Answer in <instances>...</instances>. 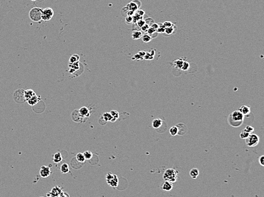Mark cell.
<instances>
[{
	"instance_id": "6da1fadb",
	"label": "cell",
	"mask_w": 264,
	"mask_h": 197,
	"mask_svg": "<svg viewBox=\"0 0 264 197\" xmlns=\"http://www.w3.org/2000/svg\"><path fill=\"white\" fill-rule=\"evenodd\" d=\"M178 172L173 168H169L165 170L163 174V179L165 181L173 184L177 181Z\"/></svg>"
},
{
	"instance_id": "7a4b0ae2",
	"label": "cell",
	"mask_w": 264,
	"mask_h": 197,
	"mask_svg": "<svg viewBox=\"0 0 264 197\" xmlns=\"http://www.w3.org/2000/svg\"><path fill=\"white\" fill-rule=\"evenodd\" d=\"M244 118V116L239 110H234L229 115V121L233 122L231 125L233 126H239L242 124Z\"/></svg>"
},
{
	"instance_id": "3957f363",
	"label": "cell",
	"mask_w": 264,
	"mask_h": 197,
	"mask_svg": "<svg viewBox=\"0 0 264 197\" xmlns=\"http://www.w3.org/2000/svg\"><path fill=\"white\" fill-rule=\"evenodd\" d=\"M42 9L39 7H34L31 9L29 12V17L34 22H39L42 20Z\"/></svg>"
},
{
	"instance_id": "277c9868",
	"label": "cell",
	"mask_w": 264,
	"mask_h": 197,
	"mask_svg": "<svg viewBox=\"0 0 264 197\" xmlns=\"http://www.w3.org/2000/svg\"><path fill=\"white\" fill-rule=\"evenodd\" d=\"M107 184L113 188H116L119 185V178L116 174L108 173L105 177Z\"/></svg>"
},
{
	"instance_id": "5b68a950",
	"label": "cell",
	"mask_w": 264,
	"mask_h": 197,
	"mask_svg": "<svg viewBox=\"0 0 264 197\" xmlns=\"http://www.w3.org/2000/svg\"><path fill=\"white\" fill-rule=\"evenodd\" d=\"M245 140V143L246 145L249 147H254L258 145L260 142V138L256 134L251 133L249 135Z\"/></svg>"
},
{
	"instance_id": "8992f818",
	"label": "cell",
	"mask_w": 264,
	"mask_h": 197,
	"mask_svg": "<svg viewBox=\"0 0 264 197\" xmlns=\"http://www.w3.org/2000/svg\"><path fill=\"white\" fill-rule=\"evenodd\" d=\"M54 15V10L51 8H47L42 9V20L45 21H49Z\"/></svg>"
},
{
	"instance_id": "52a82bcc",
	"label": "cell",
	"mask_w": 264,
	"mask_h": 197,
	"mask_svg": "<svg viewBox=\"0 0 264 197\" xmlns=\"http://www.w3.org/2000/svg\"><path fill=\"white\" fill-rule=\"evenodd\" d=\"M14 99L16 102L17 103H23L26 102L24 97V90H17L14 93Z\"/></svg>"
},
{
	"instance_id": "ba28073f",
	"label": "cell",
	"mask_w": 264,
	"mask_h": 197,
	"mask_svg": "<svg viewBox=\"0 0 264 197\" xmlns=\"http://www.w3.org/2000/svg\"><path fill=\"white\" fill-rule=\"evenodd\" d=\"M39 174L43 178H47L51 174V170L49 166H42L40 167L39 170Z\"/></svg>"
},
{
	"instance_id": "9c48e42d",
	"label": "cell",
	"mask_w": 264,
	"mask_h": 197,
	"mask_svg": "<svg viewBox=\"0 0 264 197\" xmlns=\"http://www.w3.org/2000/svg\"><path fill=\"white\" fill-rule=\"evenodd\" d=\"M177 127L178 128V134L180 136H182L185 134L187 132V127L186 125L184 123H179L177 125Z\"/></svg>"
},
{
	"instance_id": "30bf717a",
	"label": "cell",
	"mask_w": 264,
	"mask_h": 197,
	"mask_svg": "<svg viewBox=\"0 0 264 197\" xmlns=\"http://www.w3.org/2000/svg\"><path fill=\"white\" fill-rule=\"evenodd\" d=\"M40 100V97L39 96H37L35 94V95H34L33 97H31L29 100H28L27 102H28V104L32 105V106H33V105L37 104V103L39 102Z\"/></svg>"
},
{
	"instance_id": "8fae6325",
	"label": "cell",
	"mask_w": 264,
	"mask_h": 197,
	"mask_svg": "<svg viewBox=\"0 0 264 197\" xmlns=\"http://www.w3.org/2000/svg\"><path fill=\"white\" fill-rule=\"evenodd\" d=\"M239 111L244 116H246V115H248L251 113V108L248 105H242V106L240 108Z\"/></svg>"
},
{
	"instance_id": "7c38bea8",
	"label": "cell",
	"mask_w": 264,
	"mask_h": 197,
	"mask_svg": "<svg viewBox=\"0 0 264 197\" xmlns=\"http://www.w3.org/2000/svg\"><path fill=\"white\" fill-rule=\"evenodd\" d=\"M173 188V185L172 183L168 181H165L162 186V189L163 190L166 191H170Z\"/></svg>"
},
{
	"instance_id": "4fadbf2b",
	"label": "cell",
	"mask_w": 264,
	"mask_h": 197,
	"mask_svg": "<svg viewBox=\"0 0 264 197\" xmlns=\"http://www.w3.org/2000/svg\"><path fill=\"white\" fill-rule=\"evenodd\" d=\"M35 95V93L34 92V91L30 90V89L27 90H24V97H25V99L26 101L29 100L31 97H33Z\"/></svg>"
},
{
	"instance_id": "5bb4252c",
	"label": "cell",
	"mask_w": 264,
	"mask_h": 197,
	"mask_svg": "<svg viewBox=\"0 0 264 197\" xmlns=\"http://www.w3.org/2000/svg\"><path fill=\"white\" fill-rule=\"evenodd\" d=\"M163 124V121L160 119H155L153 120L152 122V126L155 129H158L160 127H161Z\"/></svg>"
},
{
	"instance_id": "9a60e30c",
	"label": "cell",
	"mask_w": 264,
	"mask_h": 197,
	"mask_svg": "<svg viewBox=\"0 0 264 197\" xmlns=\"http://www.w3.org/2000/svg\"><path fill=\"white\" fill-rule=\"evenodd\" d=\"M79 112L80 113V114L83 117H88L90 116V110L88 109V108L85 107H81L80 109H79Z\"/></svg>"
},
{
	"instance_id": "2e32d148",
	"label": "cell",
	"mask_w": 264,
	"mask_h": 197,
	"mask_svg": "<svg viewBox=\"0 0 264 197\" xmlns=\"http://www.w3.org/2000/svg\"><path fill=\"white\" fill-rule=\"evenodd\" d=\"M142 32L140 30H134L131 34V37L134 40L139 39L142 37Z\"/></svg>"
},
{
	"instance_id": "e0dca14e",
	"label": "cell",
	"mask_w": 264,
	"mask_h": 197,
	"mask_svg": "<svg viewBox=\"0 0 264 197\" xmlns=\"http://www.w3.org/2000/svg\"><path fill=\"white\" fill-rule=\"evenodd\" d=\"M126 8L128 9V10H131V11L135 12V11H137V10H138V7L137 6V5L135 2L132 1L127 5Z\"/></svg>"
},
{
	"instance_id": "ac0fdd59",
	"label": "cell",
	"mask_w": 264,
	"mask_h": 197,
	"mask_svg": "<svg viewBox=\"0 0 264 197\" xmlns=\"http://www.w3.org/2000/svg\"><path fill=\"white\" fill-rule=\"evenodd\" d=\"M62 160H63V158H62V156L61 153L57 152L54 154L53 156V161L54 163L58 164V163L62 161Z\"/></svg>"
},
{
	"instance_id": "d6986e66",
	"label": "cell",
	"mask_w": 264,
	"mask_h": 197,
	"mask_svg": "<svg viewBox=\"0 0 264 197\" xmlns=\"http://www.w3.org/2000/svg\"><path fill=\"white\" fill-rule=\"evenodd\" d=\"M189 174L192 178L196 179V178H197V177L199 174V171L198 169H196V168H193V169H192L190 170Z\"/></svg>"
},
{
	"instance_id": "ffe728a7",
	"label": "cell",
	"mask_w": 264,
	"mask_h": 197,
	"mask_svg": "<svg viewBox=\"0 0 264 197\" xmlns=\"http://www.w3.org/2000/svg\"><path fill=\"white\" fill-rule=\"evenodd\" d=\"M61 171L63 174H66L69 171V167L68 165L66 163H63L61 166Z\"/></svg>"
},
{
	"instance_id": "44dd1931",
	"label": "cell",
	"mask_w": 264,
	"mask_h": 197,
	"mask_svg": "<svg viewBox=\"0 0 264 197\" xmlns=\"http://www.w3.org/2000/svg\"><path fill=\"white\" fill-rule=\"evenodd\" d=\"M109 114L113 117V119L111 120V122H115V121H116V120L119 118V114L118 111H117V110H112L111 111H110Z\"/></svg>"
},
{
	"instance_id": "7402d4cb",
	"label": "cell",
	"mask_w": 264,
	"mask_h": 197,
	"mask_svg": "<svg viewBox=\"0 0 264 197\" xmlns=\"http://www.w3.org/2000/svg\"><path fill=\"white\" fill-rule=\"evenodd\" d=\"M76 159L78 161H79V162H81V163L84 162L86 160L84 156V155H83V153H79L77 154H76Z\"/></svg>"
},
{
	"instance_id": "603a6c76",
	"label": "cell",
	"mask_w": 264,
	"mask_h": 197,
	"mask_svg": "<svg viewBox=\"0 0 264 197\" xmlns=\"http://www.w3.org/2000/svg\"><path fill=\"white\" fill-rule=\"evenodd\" d=\"M79 58H80V57H79L78 55H77V54L72 55L70 57V58H69V63H75V62H79Z\"/></svg>"
},
{
	"instance_id": "cb8c5ba5",
	"label": "cell",
	"mask_w": 264,
	"mask_h": 197,
	"mask_svg": "<svg viewBox=\"0 0 264 197\" xmlns=\"http://www.w3.org/2000/svg\"><path fill=\"white\" fill-rule=\"evenodd\" d=\"M102 117L103 118V119L104 120L107 122V121H111V120L113 119V117H112L111 115H110V114H109V112H105L104 113V114L102 115Z\"/></svg>"
},
{
	"instance_id": "d4e9b609",
	"label": "cell",
	"mask_w": 264,
	"mask_h": 197,
	"mask_svg": "<svg viewBox=\"0 0 264 197\" xmlns=\"http://www.w3.org/2000/svg\"><path fill=\"white\" fill-rule=\"evenodd\" d=\"M178 128L177 126H173L170 128L169 129V133L172 136H175L178 134Z\"/></svg>"
},
{
	"instance_id": "484cf974",
	"label": "cell",
	"mask_w": 264,
	"mask_h": 197,
	"mask_svg": "<svg viewBox=\"0 0 264 197\" xmlns=\"http://www.w3.org/2000/svg\"><path fill=\"white\" fill-rule=\"evenodd\" d=\"M142 40L144 43H149L152 40V38L150 37V35L148 34H145L142 35Z\"/></svg>"
},
{
	"instance_id": "4316f807",
	"label": "cell",
	"mask_w": 264,
	"mask_h": 197,
	"mask_svg": "<svg viewBox=\"0 0 264 197\" xmlns=\"http://www.w3.org/2000/svg\"><path fill=\"white\" fill-rule=\"evenodd\" d=\"M175 30V25L173 26H171V27H168V28H166L165 29V33L167 35H171L172 33H174Z\"/></svg>"
},
{
	"instance_id": "83f0119b",
	"label": "cell",
	"mask_w": 264,
	"mask_h": 197,
	"mask_svg": "<svg viewBox=\"0 0 264 197\" xmlns=\"http://www.w3.org/2000/svg\"><path fill=\"white\" fill-rule=\"evenodd\" d=\"M83 155L84 156L85 160H88L91 159V158L92 157V153L90 152V151H85L83 153Z\"/></svg>"
},
{
	"instance_id": "f1b7e54d",
	"label": "cell",
	"mask_w": 264,
	"mask_h": 197,
	"mask_svg": "<svg viewBox=\"0 0 264 197\" xmlns=\"http://www.w3.org/2000/svg\"><path fill=\"white\" fill-rule=\"evenodd\" d=\"M183 63V61H182L181 59H177V61L174 62L175 66L177 67H178V68H181Z\"/></svg>"
},
{
	"instance_id": "f546056e",
	"label": "cell",
	"mask_w": 264,
	"mask_h": 197,
	"mask_svg": "<svg viewBox=\"0 0 264 197\" xmlns=\"http://www.w3.org/2000/svg\"><path fill=\"white\" fill-rule=\"evenodd\" d=\"M160 25H159V27H158L157 30H156V32H157V33H160V34L164 33L165 31V27L164 26H163L162 23H160Z\"/></svg>"
},
{
	"instance_id": "4dcf8cb0",
	"label": "cell",
	"mask_w": 264,
	"mask_h": 197,
	"mask_svg": "<svg viewBox=\"0 0 264 197\" xmlns=\"http://www.w3.org/2000/svg\"><path fill=\"white\" fill-rule=\"evenodd\" d=\"M249 134H250L248 133L247 132H246L244 129L243 131H242L240 133V138L242 139H246L249 136Z\"/></svg>"
},
{
	"instance_id": "1f68e13d",
	"label": "cell",
	"mask_w": 264,
	"mask_h": 197,
	"mask_svg": "<svg viewBox=\"0 0 264 197\" xmlns=\"http://www.w3.org/2000/svg\"><path fill=\"white\" fill-rule=\"evenodd\" d=\"M162 25L165 27V29L174 26V24L172 23L171 21H165L164 23H162Z\"/></svg>"
},
{
	"instance_id": "d6a6232c",
	"label": "cell",
	"mask_w": 264,
	"mask_h": 197,
	"mask_svg": "<svg viewBox=\"0 0 264 197\" xmlns=\"http://www.w3.org/2000/svg\"><path fill=\"white\" fill-rule=\"evenodd\" d=\"M79 62H76L74 63H69V66L73 69H77L79 68Z\"/></svg>"
},
{
	"instance_id": "836d02e7",
	"label": "cell",
	"mask_w": 264,
	"mask_h": 197,
	"mask_svg": "<svg viewBox=\"0 0 264 197\" xmlns=\"http://www.w3.org/2000/svg\"><path fill=\"white\" fill-rule=\"evenodd\" d=\"M189 64L187 62H183V63L182 64L181 69L183 71H187L189 68Z\"/></svg>"
},
{
	"instance_id": "e575fe53",
	"label": "cell",
	"mask_w": 264,
	"mask_h": 197,
	"mask_svg": "<svg viewBox=\"0 0 264 197\" xmlns=\"http://www.w3.org/2000/svg\"><path fill=\"white\" fill-rule=\"evenodd\" d=\"M244 130L246 132H248V133H249V134H251L254 131V128H253V126H250V125H248V126H246Z\"/></svg>"
},
{
	"instance_id": "d590c367",
	"label": "cell",
	"mask_w": 264,
	"mask_h": 197,
	"mask_svg": "<svg viewBox=\"0 0 264 197\" xmlns=\"http://www.w3.org/2000/svg\"><path fill=\"white\" fill-rule=\"evenodd\" d=\"M145 23H146L145 21L144 20H143V19H141V20H138V21H137V24L138 26V27H140V28H141V27H142V26H143L144 25H145Z\"/></svg>"
},
{
	"instance_id": "8d00e7d4",
	"label": "cell",
	"mask_w": 264,
	"mask_h": 197,
	"mask_svg": "<svg viewBox=\"0 0 264 197\" xmlns=\"http://www.w3.org/2000/svg\"><path fill=\"white\" fill-rule=\"evenodd\" d=\"M150 27V26L149 25H148V24L145 23V25H144L141 29V30H142L143 32H146V33H147L148 30L149 29Z\"/></svg>"
},
{
	"instance_id": "74e56055",
	"label": "cell",
	"mask_w": 264,
	"mask_h": 197,
	"mask_svg": "<svg viewBox=\"0 0 264 197\" xmlns=\"http://www.w3.org/2000/svg\"><path fill=\"white\" fill-rule=\"evenodd\" d=\"M258 162L260 163V164L262 166H264V156L262 155L260 157L258 158Z\"/></svg>"
},
{
	"instance_id": "f35d334b",
	"label": "cell",
	"mask_w": 264,
	"mask_h": 197,
	"mask_svg": "<svg viewBox=\"0 0 264 197\" xmlns=\"http://www.w3.org/2000/svg\"><path fill=\"white\" fill-rule=\"evenodd\" d=\"M125 21L126 23H131L133 22V17L131 16H127L125 18Z\"/></svg>"
},
{
	"instance_id": "ab89813d",
	"label": "cell",
	"mask_w": 264,
	"mask_h": 197,
	"mask_svg": "<svg viewBox=\"0 0 264 197\" xmlns=\"http://www.w3.org/2000/svg\"><path fill=\"white\" fill-rule=\"evenodd\" d=\"M136 14H138L141 17H143V16L145 14V12L142 10H138L136 11Z\"/></svg>"
},
{
	"instance_id": "60d3db41",
	"label": "cell",
	"mask_w": 264,
	"mask_h": 197,
	"mask_svg": "<svg viewBox=\"0 0 264 197\" xmlns=\"http://www.w3.org/2000/svg\"><path fill=\"white\" fill-rule=\"evenodd\" d=\"M155 32H156V30L153 29V28H152L151 27H149V29L148 32H147V34H149V35H152L153 34H154Z\"/></svg>"
},
{
	"instance_id": "b9f144b4",
	"label": "cell",
	"mask_w": 264,
	"mask_h": 197,
	"mask_svg": "<svg viewBox=\"0 0 264 197\" xmlns=\"http://www.w3.org/2000/svg\"><path fill=\"white\" fill-rule=\"evenodd\" d=\"M150 27H152V28H153V29L157 30V29L158 28V27H159V24L156 23H153L152 25L150 26Z\"/></svg>"
},
{
	"instance_id": "7bdbcfd3",
	"label": "cell",
	"mask_w": 264,
	"mask_h": 197,
	"mask_svg": "<svg viewBox=\"0 0 264 197\" xmlns=\"http://www.w3.org/2000/svg\"><path fill=\"white\" fill-rule=\"evenodd\" d=\"M127 14H128V16H129L132 17L134 14V12L133 11H131V10H128V12L127 13Z\"/></svg>"
},
{
	"instance_id": "ee69618b",
	"label": "cell",
	"mask_w": 264,
	"mask_h": 197,
	"mask_svg": "<svg viewBox=\"0 0 264 197\" xmlns=\"http://www.w3.org/2000/svg\"><path fill=\"white\" fill-rule=\"evenodd\" d=\"M31 1H35L36 0H31Z\"/></svg>"
}]
</instances>
